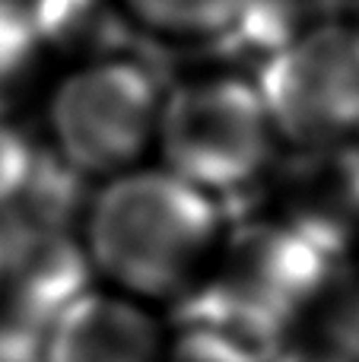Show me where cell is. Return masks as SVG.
Segmentation results:
<instances>
[{
    "label": "cell",
    "mask_w": 359,
    "mask_h": 362,
    "mask_svg": "<svg viewBox=\"0 0 359 362\" xmlns=\"http://www.w3.org/2000/svg\"><path fill=\"white\" fill-rule=\"evenodd\" d=\"M305 10H309L305 0H242L233 19L210 42L220 57L248 61L258 70L296 35L315 25Z\"/></svg>",
    "instance_id": "8"
},
{
    "label": "cell",
    "mask_w": 359,
    "mask_h": 362,
    "mask_svg": "<svg viewBox=\"0 0 359 362\" xmlns=\"http://www.w3.org/2000/svg\"><path fill=\"white\" fill-rule=\"evenodd\" d=\"M45 51L118 57L114 51V10L108 0H25Z\"/></svg>",
    "instance_id": "9"
},
{
    "label": "cell",
    "mask_w": 359,
    "mask_h": 362,
    "mask_svg": "<svg viewBox=\"0 0 359 362\" xmlns=\"http://www.w3.org/2000/svg\"><path fill=\"white\" fill-rule=\"evenodd\" d=\"M45 54L25 0H0V118H13L25 105Z\"/></svg>",
    "instance_id": "10"
},
{
    "label": "cell",
    "mask_w": 359,
    "mask_h": 362,
    "mask_svg": "<svg viewBox=\"0 0 359 362\" xmlns=\"http://www.w3.org/2000/svg\"><path fill=\"white\" fill-rule=\"evenodd\" d=\"M293 169L283 175V213L293 223L331 248L350 257L359 242V140L296 150Z\"/></svg>",
    "instance_id": "7"
},
{
    "label": "cell",
    "mask_w": 359,
    "mask_h": 362,
    "mask_svg": "<svg viewBox=\"0 0 359 362\" xmlns=\"http://www.w3.org/2000/svg\"><path fill=\"white\" fill-rule=\"evenodd\" d=\"M356 29H359V23H356Z\"/></svg>",
    "instance_id": "16"
},
{
    "label": "cell",
    "mask_w": 359,
    "mask_h": 362,
    "mask_svg": "<svg viewBox=\"0 0 359 362\" xmlns=\"http://www.w3.org/2000/svg\"><path fill=\"white\" fill-rule=\"evenodd\" d=\"M220 238L216 197L165 169L105 178L83 210L89 267L131 299H178L207 270Z\"/></svg>",
    "instance_id": "1"
},
{
    "label": "cell",
    "mask_w": 359,
    "mask_h": 362,
    "mask_svg": "<svg viewBox=\"0 0 359 362\" xmlns=\"http://www.w3.org/2000/svg\"><path fill=\"white\" fill-rule=\"evenodd\" d=\"M163 362H264V359L213 331L178 327L175 337L165 344Z\"/></svg>",
    "instance_id": "12"
},
{
    "label": "cell",
    "mask_w": 359,
    "mask_h": 362,
    "mask_svg": "<svg viewBox=\"0 0 359 362\" xmlns=\"http://www.w3.org/2000/svg\"><path fill=\"white\" fill-rule=\"evenodd\" d=\"M159 102L163 93L146 64L124 54L93 57L51 93V150L83 178L137 169L156 140Z\"/></svg>",
    "instance_id": "3"
},
{
    "label": "cell",
    "mask_w": 359,
    "mask_h": 362,
    "mask_svg": "<svg viewBox=\"0 0 359 362\" xmlns=\"http://www.w3.org/2000/svg\"><path fill=\"white\" fill-rule=\"evenodd\" d=\"M343 261L347 257L273 216L252 219L220 238L201 276L223 296L290 334L293 325L309 318Z\"/></svg>",
    "instance_id": "5"
},
{
    "label": "cell",
    "mask_w": 359,
    "mask_h": 362,
    "mask_svg": "<svg viewBox=\"0 0 359 362\" xmlns=\"http://www.w3.org/2000/svg\"><path fill=\"white\" fill-rule=\"evenodd\" d=\"M124 4L153 29L210 38L233 19L242 0H124Z\"/></svg>",
    "instance_id": "11"
},
{
    "label": "cell",
    "mask_w": 359,
    "mask_h": 362,
    "mask_svg": "<svg viewBox=\"0 0 359 362\" xmlns=\"http://www.w3.org/2000/svg\"><path fill=\"white\" fill-rule=\"evenodd\" d=\"M38 156V144H32L13 118H0V210L13 204L23 194L25 181L32 175V165Z\"/></svg>",
    "instance_id": "13"
},
{
    "label": "cell",
    "mask_w": 359,
    "mask_h": 362,
    "mask_svg": "<svg viewBox=\"0 0 359 362\" xmlns=\"http://www.w3.org/2000/svg\"><path fill=\"white\" fill-rule=\"evenodd\" d=\"M271 362H359L347 353H341L337 346L324 344V340H296V344H283L271 356Z\"/></svg>",
    "instance_id": "15"
},
{
    "label": "cell",
    "mask_w": 359,
    "mask_h": 362,
    "mask_svg": "<svg viewBox=\"0 0 359 362\" xmlns=\"http://www.w3.org/2000/svg\"><path fill=\"white\" fill-rule=\"evenodd\" d=\"M277 144L293 150L359 140V29L315 23L254 70Z\"/></svg>",
    "instance_id": "4"
},
{
    "label": "cell",
    "mask_w": 359,
    "mask_h": 362,
    "mask_svg": "<svg viewBox=\"0 0 359 362\" xmlns=\"http://www.w3.org/2000/svg\"><path fill=\"white\" fill-rule=\"evenodd\" d=\"M48 327L0 305V362H45Z\"/></svg>",
    "instance_id": "14"
},
{
    "label": "cell",
    "mask_w": 359,
    "mask_h": 362,
    "mask_svg": "<svg viewBox=\"0 0 359 362\" xmlns=\"http://www.w3.org/2000/svg\"><path fill=\"white\" fill-rule=\"evenodd\" d=\"M163 331L137 299L93 286L51 321L45 337V362H163Z\"/></svg>",
    "instance_id": "6"
},
{
    "label": "cell",
    "mask_w": 359,
    "mask_h": 362,
    "mask_svg": "<svg viewBox=\"0 0 359 362\" xmlns=\"http://www.w3.org/2000/svg\"><path fill=\"white\" fill-rule=\"evenodd\" d=\"M163 169L220 197L252 187L273 163L277 137L252 80L197 76L159 102L156 140Z\"/></svg>",
    "instance_id": "2"
}]
</instances>
